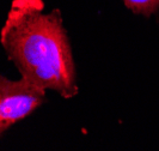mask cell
Here are the masks:
<instances>
[{
  "instance_id": "2",
  "label": "cell",
  "mask_w": 159,
  "mask_h": 151,
  "mask_svg": "<svg viewBox=\"0 0 159 151\" xmlns=\"http://www.w3.org/2000/svg\"><path fill=\"white\" fill-rule=\"evenodd\" d=\"M46 101V91L23 78L12 80L0 74V137Z\"/></svg>"
},
{
  "instance_id": "3",
  "label": "cell",
  "mask_w": 159,
  "mask_h": 151,
  "mask_svg": "<svg viewBox=\"0 0 159 151\" xmlns=\"http://www.w3.org/2000/svg\"><path fill=\"white\" fill-rule=\"evenodd\" d=\"M122 2L136 16L151 18L159 13V0H122Z\"/></svg>"
},
{
  "instance_id": "1",
  "label": "cell",
  "mask_w": 159,
  "mask_h": 151,
  "mask_svg": "<svg viewBox=\"0 0 159 151\" xmlns=\"http://www.w3.org/2000/svg\"><path fill=\"white\" fill-rule=\"evenodd\" d=\"M0 43L20 78L67 100L78 95L77 67L59 8L46 12L43 0H13Z\"/></svg>"
}]
</instances>
